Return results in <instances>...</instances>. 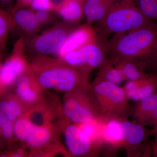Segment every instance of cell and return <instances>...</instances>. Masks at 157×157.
I'll return each mask as SVG.
<instances>
[{"label": "cell", "instance_id": "obj_2", "mask_svg": "<svg viewBox=\"0 0 157 157\" xmlns=\"http://www.w3.org/2000/svg\"><path fill=\"white\" fill-rule=\"evenodd\" d=\"M30 64L38 82L45 90L65 94L90 89V72L69 66L57 57L37 55Z\"/></svg>", "mask_w": 157, "mask_h": 157}, {"label": "cell", "instance_id": "obj_21", "mask_svg": "<svg viewBox=\"0 0 157 157\" xmlns=\"http://www.w3.org/2000/svg\"><path fill=\"white\" fill-rule=\"evenodd\" d=\"M110 59L115 67L120 70L124 80L127 81L141 79L149 75L145 72V67L138 62L130 60Z\"/></svg>", "mask_w": 157, "mask_h": 157}, {"label": "cell", "instance_id": "obj_23", "mask_svg": "<svg viewBox=\"0 0 157 157\" xmlns=\"http://www.w3.org/2000/svg\"><path fill=\"white\" fill-rule=\"evenodd\" d=\"M98 68V76L107 81L119 85L124 80L120 70L115 67L111 60L107 57Z\"/></svg>", "mask_w": 157, "mask_h": 157}, {"label": "cell", "instance_id": "obj_8", "mask_svg": "<svg viewBox=\"0 0 157 157\" xmlns=\"http://www.w3.org/2000/svg\"><path fill=\"white\" fill-rule=\"evenodd\" d=\"M25 39L20 37L14 43L11 54L0 65V90L10 91L15 82L30 66L26 55Z\"/></svg>", "mask_w": 157, "mask_h": 157}, {"label": "cell", "instance_id": "obj_6", "mask_svg": "<svg viewBox=\"0 0 157 157\" xmlns=\"http://www.w3.org/2000/svg\"><path fill=\"white\" fill-rule=\"evenodd\" d=\"M62 105L64 117L70 123H82L101 117L90 89L64 94Z\"/></svg>", "mask_w": 157, "mask_h": 157}, {"label": "cell", "instance_id": "obj_27", "mask_svg": "<svg viewBox=\"0 0 157 157\" xmlns=\"http://www.w3.org/2000/svg\"><path fill=\"white\" fill-rule=\"evenodd\" d=\"M13 143L9 145L10 148L6 151L1 152L0 157H29V151L22 143L14 146Z\"/></svg>", "mask_w": 157, "mask_h": 157}, {"label": "cell", "instance_id": "obj_12", "mask_svg": "<svg viewBox=\"0 0 157 157\" xmlns=\"http://www.w3.org/2000/svg\"><path fill=\"white\" fill-rule=\"evenodd\" d=\"M121 119L104 118L103 144L100 153L112 156L119 149L123 148L124 133Z\"/></svg>", "mask_w": 157, "mask_h": 157}, {"label": "cell", "instance_id": "obj_35", "mask_svg": "<svg viewBox=\"0 0 157 157\" xmlns=\"http://www.w3.org/2000/svg\"><path fill=\"white\" fill-rule=\"evenodd\" d=\"M82 1H84L85 2V0H82Z\"/></svg>", "mask_w": 157, "mask_h": 157}, {"label": "cell", "instance_id": "obj_13", "mask_svg": "<svg viewBox=\"0 0 157 157\" xmlns=\"http://www.w3.org/2000/svg\"><path fill=\"white\" fill-rule=\"evenodd\" d=\"M97 36V32L91 24L86 23L78 26L68 36L56 55L57 58H61L68 52L95 42L98 40Z\"/></svg>", "mask_w": 157, "mask_h": 157}, {"label": "cell", "instance_id": "obj_32", "mask_svg": "<svg viewBox=\"0 0 157 157\" xmlns=\"http://www.w3.org/2000/svg\"><path fill=\"white\" fill-rule=\"evenodd\" d=\"M5 52L4 51L2 50V49H0V65L2 63V59Z\"/></svg>", "mask_w": 157, "mask_h": 157}, {"label": "cell", "instance_id": "obj_17", "mask_svg": "<svg viewBox=\"0 0 157 157\" xmlns=\"http://www.w3.org/2000/svg\"><path fill=\"white\" fill-rule=\"evenodd\" d=\"M29 110L14 93L8 92L0 97V111L13 123L24 116Z\"/></svg>", "mask_w": 157, "mask_h": 157}, {"label": "cell", "instance_id": "obj_37", "mask_svg": "<svg viewBox=\"0 0 157 157\" xmlns=\"http://www.w3.org/2000/svg\"><path fill=\"white\" fill-rule=\"evenodd\" d=\"M156 68H157V66L156 67Z\"/></svg>", "mask_w": 157, "mask_h": 157}, {"label": "cell", "instance_id": "obj_9", "mask_svg": "<svg viewBox=\"0 0 157 157\" xmlns=\"http://www.w3.org/2000/svg\"><path fill=\"white\" fill-rule=\"evenodd\" d=\"M105 46L98 40L58 58L66 64L87 72L98 68L106 58Z\"/></svg>", "mask_w": 157, "mask_h": 157}, {"label": "cell", "instance_id": "obj_33", "mask_svg": "<svg viewBox=\"0 0 157 157\" xmlns=\"http://www.w3.org/2000/svg\"><path fill=\"white\" fill-rule=\"evenodd\" d=\"M46 94V95H48L49 96H52V97H55V98H56V96L52 95V94ZM60 103H61V114L60 117L59 118V119H60L61 118V117L62 115V103H61V102H60Z\"/></svg>", "mask_w": 157, "mask_h": 157}, {"label": "cell", "instance_id": "obj_19", "mask_svg": "<svg viewBox=\"0 0 157 157\" xmlns=\"http://www.w3.org/2000/svg\"><path fill=\"white\" fill-rule=\"evenodd\" d=\"M157 111V91L147 98L138 101L131 113L138 123L148 124L151 118Z\"/></svg>", "mask_w": 157, "mask_h": 157}, {"label": "cell", "instance_id": "obj_39", "mask_svg": "<svg viewBox=\"0 0 157 157\" xmlns=\"http://www.w3.org/2000/svg\"></svg>", "mask_w": 157, "mask_h": 157}, {"label": "cell", "instance_id": "obj_25", "mask_svg": "<svg viewBox=\"0 0 157 157\" xmlns=\"http://www.w3.org/2000/svg\"><path fill=\"white\" fill-rule=\"evenodd\" d=\"M0 139L9 145L16 141L14 137L13 123L3 112L0 111Z\"/></svg>", "mask_w": 157, "mask_h": 157}, {"label": "cell", "instance_id": "obj_34", "mask_svg": "<svg viewBox=\"0 0 157 157\" xmlns=\"http://www.w3.org/2000/svg\"><path fill=\"white\" fill-rule=\"evenodd\" d=\"M3 94H2V92L1 91V90H0V97H1V96Z\"/></svg>", "mask_w": 157, "mask_h": 157}, {"label": "cell", "instance_id": "obj_11", "mask_svg": "<svg viewBox=\"0 0 157 157\" xmlns=\"http://www.w3.org/2000/svg\"><path fill=\"white\" fill-rule=\"evenodd\" d=\"M70 157H95L100 151L76 124L69 123L62 130Z\"/></svg>", "mask_w": 157, "mask_h": 157}, {"label": "cell", "instance_id": "obj_18", "mask_svg": "<svg viewBox=\"0 0 157 157\" xmlns=\"http://www.w3.org/2000/svg\"><path fill=\"white\" fill-rule=\"evenodd\" d=\"M84 3L82 0H63L54 11L64 21L78 24L84 17Z\"/></svg>", "mask_w": 157, "mask_h": 157}, {"label": "cell", "instance_id": "obj_28", "mask_svg": "<svg viewBox=\"0 0 157 157\" xmlns=\"http://www.w3.org/2000/svg\"><path fill=\"white\" fill-rule=\"evenodd\" d=\"M34 11H54L56 6L51 0H34L30 6Z\"/></svg>", "mask_w": 157, "mask_h": 157}, {"label": "cell", "instance_id": "obj_3", "mask_svg": "<svg viewBox=\"0 0 157 157\" xmlns=\"http://www.w3.org/2000/svg\"><path fill=\"white\" fill-rule=\"evenodd\" d=\"M137 0H117L102 19L97 21L96 32L101 34L125 33L152 24L136 6Z\"/></svg>", "mask_w": 157, "mask_h": 157}, {"label": "cell", "instance_id": "obj_5", "mask_svg": "<svg viewBox=\"0 0 157 157\" xmlns=\"http://www.w3.org/2000/svg\"><path fill=\"white\" fill-rule=\"evenodd\" d=\"M15 140L22 143L32 152L54 142L60 141L62 132L58 124L38 125L26 116L13 123Z\"/></svg>", "mask_w": 157, "mask_h": 157}, {"label": "cell", "instance_id": "obj_16", "mask_svg": "<svg viewBox=\"0 0 157 157\" xmlns=\"http://www.w3.org/2000/svg\"><path fill=\"white\" fill-rule=\"evenodd\" d=\"M9 11L12 20L11 31L17 29L25 35L32 36L42 27L37 21L35 11L32 9L11 8Z\"/></svg>", "mask_w": 157, "mask_h": 157}, {"label": "cell", "instance_id": "obj_38", "mask_svg": "<svg viewBox=\"0 0 157 157\" xmlns=\"http://www.w3.org/2000/svg\"><path fill=\"white\" fill-rule=\"evenodd\" d=\"M156 75H157V74H156Z\"/></svg>", "mask_w": 157, "mask_h": 157}, {"label": "cell", "instance_id": "obj_22", "mask_svg": "<svg viewBox=\"0 0 157 157\" xmlns=\"http://www.w3.org/2000/svg\"><path fill=\"white\" fill-rule=\"evenodd\" d=\"M75 124L89 138L100 153L103 144L104 118H96L82 123Z\"/></svg>", "mask_w": 157, "mask_h": 157}, {"label": "cell", "instance_id": "obj_24", "mask_svg": "<svg viewBox=\"0 0 157 157\" xmlns=\"http://www.w3.org/2000/svg\"><path fill=\"white\" fill-rule=\"evenodd\" d=\"M12 20L10 11L0 8V49L6 51V43L11 31Z\"/></svg>", "mask_w": 157, "mask_h": 157}, {"label": "cell", "instance_id": "obj_10", "mask_svg": "<svg viewBox=\"0 0 157 157\" xmlns=\"http://www.w3.org/2000/svg\"><path fill=\"white\" fill-rule=\"evenodd\" d=\"M14 88V94L29 109L45 101L46 90L39 84L31 64L17 79Z\"/></svg>", "mask_w": 157, "mask_h": 157}, {"label": "cell", "instance_id": "obj_29", "mask_svg": "<svg viewBox=\"0 0 157 157\" xmlns=\"http://www.w3.org/2000/svg\"><path fill=\"white\" fill-rule=\"evenodd\" d=\"M50 11H35V15L37 21L41 26L48 24L54 20L55 15Z\"/></svg>", "mask_w": 157, "mask_h": 157}, {"label": "cell", "instance_id": "obj_26", "mask_svg": "<svg viewBox=\"0 0 157 157\" xmlns=\"http://www.w3.org/2000/svg\"><path fill=\"white\" fill-rule=\"evenodd\" d=\"M137 5L146 17L153 22L157 21V0H137Z\"/></svg>", "mask_w": 157, "mask_h": 157}, {"label": "cell", "instance_id": "obj_1", "mask_svg": "<svg viewBox=\"0 0 157 157\" xmlns=\"http://www.w3.org/2000/svg\"><path fill=\"white\" fill-rule=\"evenodd\" d=\"M111 59L135 61L146 69L157 65V25L153 23L142 28L115 34L105 45Z\"/></svg>", "mask_w": 157, "mask_h": 157}, {"label": "cell", "instance_id": "obj_36", "mask_svg": "<svg viewBox=\"0 0 157 157\" xmlns=\"http://www.w3.org/2000/svg\"><path fill=\"white\" fill-rule=\"evenodd\" d=\"M1 152H0V154L1 153Z\"/></svg>", "mask_w": 157, "mask_h": 157}, {"label": "cell", "instance_id": "obj_20", "mask_svg": "<svg viewBox=\"0 0 157 157\" xmlns=\"http://www.w3.org/2000/svg\"><path fill=\"white\" fill-rule=\"evenodd\" d=\"M117 0H85L84 17L86 23L91 24L102 19Z\"/></svg>", "mask_w": 157, "mask_h": 157}, {"label": "cell", "instance_id": "obj_15", "mask_svg": "<svg viewBox=\"0 0 157 157\" xmlns=\"http://www.w3.org/2000/svg\"><path fill=\"white\" fill-rule=\"evenodd\" d=\"M123 88L129 100L138 102L157 91V75L149 74L145 78L127 81Z\"/></svg>", "mask_w": 157, "mask_h": 157}, {"label": "cell", "instance_id": "obj_4", "mask_svg": "<svg viewBox=\"0 0 157 157\" xmlns=\"http://www.w3.org/2000/svg\"><path fill=\"white\" fill-rule=\"evenodd\" d=\"M90 90L101 117L127 118L131 113L123 87L97 75L91 82Z\"/></svg>", "mask_w": 157, "mask_h": 157}, {"label": "cell", "instance_id": "obj_14", "mask_svg": "<svg viewBox=\"0 0 157 157\" xmlns=\"http://www.w3.org/2000/svg\"><path fill=\"white\" fill-rule=\"evenodd\" d=\"M121 121L124 133L123 148L128 156L137 155L146 137V130L143 125L131 121L127 118H122Z\"/></svg>", "mask_w": 157, "mask_h": 157}, {"label": "cell", "instance_id": "obj_30", "mask_svg": "<svg viewBox=\"0 0 157 157\" xmlns=\"http://www.w3.org/2000/svg\"><path fill=\"white\" fill-rule=\"evenodd\" d=\"M34 0H16L15 4L12 9H17L20 8H25L30 6Z\"/></svg>", "mask_w": 157, "mask_h": 157}, {"label": "cell", "instance_id": "obj_31", "mask_svg": "<svg viewBox=\"0 0 157 157\" xmlns=\"http://www.w3.org/2000/svg\"><path fill=\"white\" fill-rule=\"evenodd\" d=\"M152 134L155 136V140L152 146V152L154 155L157 156V126L154 127Z\"/></svg>", "mask_w": 157, "mask_h": 157}, {"label": "cell", "instance_id": "obj_7", "mask_svg": "<svg viewBox=\"0 0 157 157\" xmlns=\"http://www.w3.org/2000/svg\"><path fill=\"white\" fill-rule=\"evenodd\" d=\"M78 26V24L64 21V22H59L42 33L32 37L28 42L25 41V46H29L36 55H56L68 36Z\"/></svg>", "mask_w": 157, "mask_h": 157}]
</instances>
